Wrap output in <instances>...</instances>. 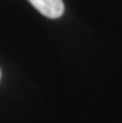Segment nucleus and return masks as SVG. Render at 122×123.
<instances>
[{"label": "nucleus", "instance_id": "f257e3e1", "mask_svg": "<svg viewBox=\"0 0 122 123\" xmlns=\"http://www.w3.org/2000/svg\"><path fill=\"white\" fill-rule=\"evenodd\" d=\"M41 15L50 19H57L63 15L65 5L63 0H28Z\"/></svg>", "mask_w": 122, "mask_h": 123}, {"label": "nucleus", "instance_id": "f03ea898", "mask_svg": "<svg viewBox=\"0 0 122 123\" xmlns=\"http://www.w3.org/2000/svg\"><path fill=\"white\" fill-rule=\"evenodd\" d=\"M0 76H2V72H0Z\"/></svg>", "mask_w": 122, "mask_h": 123}]
</instances>
